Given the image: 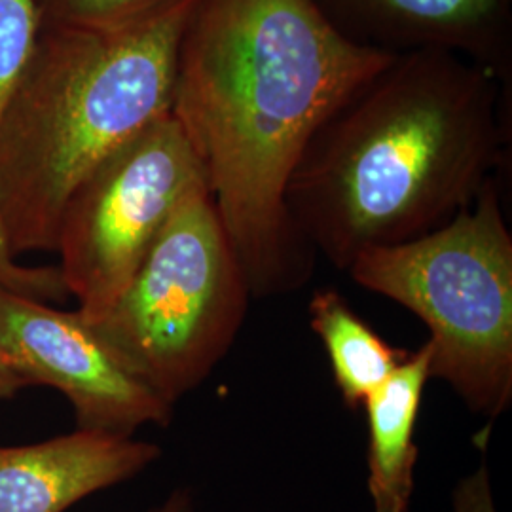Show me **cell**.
I'll use <instances>...</instances> for the list:
<instances>
[{
	"instance_id": "6da1fadb",
	"label": "cell",
	"mask_w": 512,
	"mask_h": 512,
	"mask_svg": "<svg viewBox=\"0 0 512 512\" xmlns=\"http://www.w3.org/2000/svg\"><path fill=\"white\" fill-rule=\"evenodd\" d=\"M397 54L359 44L315 0H196L177 54L171 114L253 298L294 293L313 251L285 194L315 131Z\"/></svg>"
},
{
	"instance_id": "7a4b0ae2",
	"label": "cell",
	"mask_w": 512,
	"mask_h": 512,
	"mask_svg": "<svg viewBox=\"0 0 512 512\" xmlns=\"http://www.w3.org/2000/svg\"><path fill=\"white\" fill-rule=\"evenodd\" d=\"M511 92L473 61L397 54L338 105L294 167L298 236L338 270L376 247L431 234L495 179Z\"/></svg>"
},
{
	"instance_id": "3957f363",
	"label": "cell",
	"mask_w": 512,
	"mask_h": 512,
	"mask_svg": "<svg viewBox=\"0 0 512 512\" xmlns=\"http://www.w3.org/2000/svg\"><path fill=\"white\" fill-rule=\"evenodd\" d=\"M194 2L120 29L38 25L0 122V236L12 258L55 251L78 184L171 112Z\"/></svg>"
},
{
	"instance_id": "277c9868",
	"label": "cell",
	"mask_w": 512,
	"mask_h": 512,
	"mask_svg": "<svg viewBox=\"0 0 512 512\" xmlns=\"http://www.w3.org/2000/svg\"><path fill=\"white\" fill-rule=\"evenodd\" d=\"M351 281L397 302L429 330L431 380L471 414L499 420L512 403V236L495 179L439 230L353 258Z\"/></svg>"
},
{
	"instance_id": "5b68a950",
	"label": "cell",
	"mask_w": 512,
	"mask_h": 512,
	"mask_svg": "<svg viewBox=\"0 0 512 512\" xmlns=\"http://www.w3.org/2000/svg\"><path fill=\"white\" fill-rule=\"evenodd\" d=\"M251 298L202 186L175 209L114 304L88 323L135 378L175 406L232 349Z\"/></svg>"
},
{
	"instance_id": "8992f818",
	"label": "cell",
	"mask_w": 512,
	"mask_h": 512,
	"mask_svg": "<svg viewBox=\"0 0 512 512\" xmlns=\"http://www.w3.org/2000/svg\"><path fill=\"white\" fill-rule=\"evenodd\" d=\"M202 186V164L171 112L78 184L63 209L55 251L65 289L86 321L109 310L175 209Z\"/></svg>"
},
{
	"instance_id": "52a82bcc",
	"label": "cell",
	"mask_w": 512,
	"mask_h": 512,
	"mask_svg": "<svg viewBox=\"0 0 512 512\" xmlns=\"http://www.w3.org/2000/svg\"><path fill=\"white\" fill-rule=\"evenodd\" d=\"M0 348L29 385H50L69 399L78 429L131 437L173 418V406L135 378L78 311L0 287Z\"/></svg>"
},
{
	"instance_id": "ba28073f",
	"label": "cell",
	"mask_w": 512,
	"mask_h": 512,
	"mask_svg": "<svg viewBox=\"0 0 512 512\" xmlns=\"http://www.w3.org/2000/svg\"><path fill=\"white\" fill-rule=\"evenodd\" d=\"M346 37L408 54L465 57L512 90V0H315Z\"/></svg>"
},
{
	"instance_id": "9c48e42d",
	"label": "cell",
	"mask_w": 512,
	"mask_h": 512,
	"mask_svg": "<svg viewBox=\"0 0 512 512\" xmlns=\"http://www.w3.org/2000/svg\"><path fill=\"white\" fill-rule=\"evenodd\" d=\"M160 456L152 442L93 429L29 446H0V512H65L143 473Z\"/></svg>"
},
{
	"instance_id": "30bf717a",
	"label": "cell",
	"mask_w": 512,
	"mask_h": 512,
	"mask_svg": "<svg viewBox=\"0 0 512 512\" xmlns=\"http://www.w3.org/2000/svg\"><path fill=\"white\" fill-rule=\"evenodd\" d=\"M429 382L431 346L425 342L363 404L368 425L366 490L374 512L410 509L420 459L416 427Z\"/></svg>"
},
{
	"instance_id": "8fae6325",
	"label": "cell",
	"mask_w": 512,
	"mask_h": 512,
	"mask_svg": "<svg viewBox=\"0 0 512 512\" xmlns=\"http://www.w3.org/2000/svg\"><path fill=\"white\" fill-rule=\"evenodd\" d=\"M308 319L329 355L334 385L351 410L363 408L410 355L408 349L387 344L334 289L313 293Z\"/></svg>"
},
{
	"instance_id": "7c38bea8",
	"label": "cell",
	"mask_w": 512,
	"mask_h": 512,
	"mask_svg": "<svg viewBox=\"0 0 512 512\" xmlns=\"http://www.w3.org/2000/svg\"><path fill=\"white\" fill-rule=\"evenodd\" d=\"M38 19L35 0H0V122L19 71L33 48ZM0 287L37 300H63L65 283L57 268H25L14 262L0 236Z\"/></svg>"
},
{
	"instance_id": "4fadbf2b",
	"label": "cell",
	"mask_w": 512,
	"mask_h": 512,
	"mask_svg": "<svg viewBox=\"0 0 512 512\" xmlns=\"http://www.w3.org/2000/svg\"><path fill=\"white\" fill-rule=\"evenodd\" d=\"M42 25L120 29L145 21L179 0H35Z\"/></svg>"
},
{
	"instance_id": "5bb4252c",
	"label": "cell",
	"mask_w": 512,
	"mask_h": 512,
	"mask_svg": "<svg viewBox=\"0 0 512 512\" xmlns=\"http://www.w3.org/2000/svg\"><path fill=\"white\" fill-rule=\"evenodd\" d=\"M454 512H499L495 507L492 475L486 459L478 463L475 471L463 476L452 494Z\"/></svg>"
},
{
	"instance_id": "9a60e30c",
	"label": "cell",
	"mask_w": 512,
	"mask_h": 512,
	"mask_svg": "<svg viewBox=\"0 0 512 512\" xmlns=\"http://www.w3.org/2000/svg\"><path fill=\"white\" fill-rule=\"evenodd\" d=\"M27 378L19 372L10 355L0 348V399L14 397L23 387H27Z\"/></svg>"
},
{
	"instance_id": "2e32d148",
	"label": "cell",
	"mask_w": 512,
	"mask_h": 512,
	"mask_svg": "<svg viewBox=\"0 0 512 512\" xmlns=\"http://www.w3.org/2000/svg\"><path fill=\"white\" fill-rule=\"evenodd\" d=\"M192 509H194V501H192L190 490L179 488L169 495L162 505L148 512H192Z\"/></svg>"
}]
</instances>
